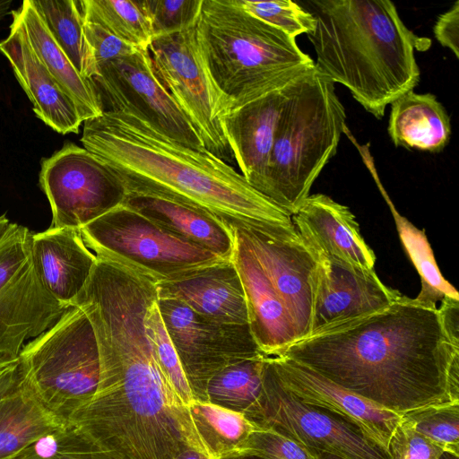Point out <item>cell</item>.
<instances>
[{"label": "cell", "mask_w": 459, "mask_h": 459, "mask_svg": "<svg viewBox=\"0 0 459 459\" xmlns=\"http://www.w3.org/2000/svg\"><path fill=\"white\" fill-rule=\"evenodd\" d=\"M156 297L152 281L130 272L101 275L82 292L77 306L93 328L100 376L67 421L117 459H173L186 446L209 455L147 338L143 318Z\"/></svg>", "instance_id": "6da1fadb"}, {"label": "cell", "mask_w": 459, "mask_h": 459, "mask_svg": "<svg viewBox=\"0 0 459 459\" xmlns=\"http://www.w3.org/2000/svg\"><path fill=\"white\" fill-rule=\"evenodd\" d=\"M278 356L400 415L459 403V342L447 335L437 307L403 295Z\"/></svg>", "instance_id": "7a4b0ae2"}, {"label": "cell", "mask_w": 459, "mask_h": 459, "mask_svg": "<svg viewBox=\"0 0 459 459\" xmlns=\"http://www.w3.org/2000/svg\"><path fill=\"white\" fill-rule=\"evenodd\" d=\"M81 143L115 172L126 195L184 204L235 228L292 223L232 166L171 140L132 113L103 111L84 121Z\"/></svg>", "instance_id": "3957f363"}, {"label": "cell", "mask_w": 459, "mask_h": 459, "mask_svg": "<svg viewBox=\"0 0 459 459\" xmlns=\"http://www.w3.org/2000/svg\"><path fill=\"white\" fill-rule=\"evenodd\" d=\"M297 3L315 21L307 34L316 54L315 65L377 119L388 104L418 85L415 50L424 43L406 27L392 1Z\"/></svg>", "instance_id": "277c9868"}, {"label": "cell", "mask_w": 459, "mask_h": 459, "mask_svg": "<svg viewBox=\"0 0 459 459\" xmlns=\"http://www.w3.org/2000/svg\"><path fill=\"white\" fill-rule=\"evenodd\" d=\"M195 31L204 64L229 113L315 65L296 39L252 15L238 0H203Z\"/></svg>", "instance_id": "5b68a950"}, {"label": "cell", "mask_w": 459, "mask_h": 459, "mask_svg": "<svg viewBox=\"0 0 459 459\" xmlns=\"http://www.w3.org/2000/svg\"><path fill=\"white\" fill-rule=\"evenodd\" d=\"M345 121L334 83L316 65L301 74L277 127L265 192L290 217L335 155Z\"/></svg>", "instance_id": "8992f818"}, {"label": "cell", "mask_w": 459, "mask_h": 459, "mask_svg": "<svg viewBox=\"0 0 459 459\" xmlns=\"http://www.w3.org/2000/svg\"><path fill=\"white\" fill-rule=\"evenodd\" d=\"M26 382L42 404L67 421L95 394L100 362L95 333L86 314L68 307L19 354Z\"/></svg>", "instance_id": "52a82bcc"}, {"label": "cell", "mask_w": 459, "mask_h": 459, "mask_svg": "<svg viewBox=\"0 0 459 459\" xmlns=\"http://www.w3.org/2000/svg\"><path fill=\"white\" fill-rule=\"evenodd\" d=\"M80 232L97 258L126 266L155 283L180 280L228 261L124 204L86 224Z\"/></svg>", "instance_id": "ba28073f"}, {"label": "cell", "mask_w": 459, "mask_h": 459, "mask_svg": "<svg viewBox=\"0 0 459 459\" xmlns=\"http://www.w3.org/2000/svg\"><path fill=\"white\" fill-rule=\"evenodd\" d=\"M148 52L157 78L191 122L204 148L225 162H233L223 127L228 107L202 59L195 24L152 39Z\"/></svg>", "instance_id": "9c48e42d"}, {"label": "cell", "mask_w": 459, "mask_h": 459, "mask_svg": "<svg viewBox=\"0 0 459 459\" xmlns=\"http://www.w3.org/2000/svg\"><path fill=\"white\" fill-rule=\"evenodd\" d=\"M31 234L13 223L0 242V359H17L25 341L43 333L70 307L55 299L39 280Z\"/></svg>", "instance_id": "30bf717a"}, {"label": "cell", "mask_w": 459, "mask_h": 459, "mask_svg": "<svg viewBox=\"0 0 459 459\" xmlns=\"http://www.w3.org/2000/svg\"><path fill=\"white\" fill-rule=\"evenodd\" d=\"M256 427L290 437L313 452L343 459H392L354 425L307 404L283 388L264 358L263 385L254 410L246 417Z\"/></svg>", "instance_id": "8fae6325"}, {"label": "cell", "mask_w": 459, "mask_h": 459, "mask_svg": "<svg viewBox=\"0 0 459 459\" xmlns=\"http://www.w3.org/2000/svg\"><path fill=\"white\" fill-rule=\"evenodd\" d=\"M39 182L52 212V228L80 230L123 204L126 190L96 155L72 142L40 163Z\"/></svg>", "instance_id": "7c38bea8"}, {"label": "cell", "mask_w": 459, "mask_h": 459, "mask_svg": "<svg viewBox=\"0 0 459 459\" xmlns=\"http://www.w3.org/2000/svg\"><path fill=\"white\" fill-rule=\"evenodd\" d=\"M103 111L132 113L195 151H207L196 130L157 78L148 50L98 65L91 79Z\"/></svg>", "instance_id": "4fadbf2b"}, {"label": "cell", "mask_w": 459, "mask_h": 459, "mask_svg": "<svg viewBox=\"0 0 459 459\" xmlns=\"http://www.w3.org/2000/svg\"><path fill=\"white\" fill-rule=\"evenodd\" d=\"M157 303L195 400L206 402L207 383L223 368L262 354L248 325L208 318L176 299Z\"/></svg>", "instance_id": "5bb4252c"}, {"label": "cell", "mask_w": 459, "mask_h": 459, "mask_svg": "<svg viewBox=\"0 0 459 459\" xmlns=\"http://www.w3.org/2000/svg\"><path fill=\"white\" fill-rule=\"evenodd\" d=\"M292 319L297 342L311 333L320 261L293 223L238 228Z\"/></svg>", "instance_id": "9a60e30c"}, {"label": "cell", "mask_w": 459, "mask_h": 459, "mask_svg": "<svg viewBox=\"0 0 459 459\" xmlns=\"http://www.w3.org/2000/svg\"><path fill=\"white\" fill-rule=\"evenodd\" d=\"M275 377L301 402L329 411L356 426L389 453L402 415L342 387L309 368L283 356L265 357Z\"/></svg>", "instance_id": "2e32d148"}, {"label": "cell", "mask_w": 459, "mask_h": 459, "mask_svg": "<svg viewBox=\"0 0 459 459\" xmlns=\"http://www.w3.org/2000/svg\"><path fill=\"white\" fill-rule=\"evenodd\" d=\"M402 296L374 269L335 258L320 260L309 336L380 311Z\"/></svg>", "instance_id": "e0dca14e"}, {"label": "cell", "mask_w": 459, "mask_h": 459, "mask_svg": "<svg viewBox=\"0 0 459 459\" xmlns=\"http://www.w3.org/2000/svg\"><path fill=\"white\" fill-rule=\"evenodd\" d=\"M299 76L230 112L223 118L225 134L241 175L264 196L268 163L277 127Z\"/></svg>", "instance_id": "ac0fdd59"}, {"label": "cell", "mask_w": 459, "mask_h": 459, "mask_svg": "<svg viewBox=\"0 0 459 459\" xmlns=\"http://www.w3.org/2000/svg\"><path fill=\"white\" fill-rule=\"evenodd\" d=\"M291 221L317 259L335 258L374 269L376 255L349 207L324 194L309 195Z\"/></svg>", "instance_id": "d6986e66"}, {"label": "cell", "mask_w": 459, "mask_h": 459, "mask_svg": "<svg viewBox=\"0 0 459 459\" xmlns=\"http://www.w3.org/2000/svg\"><path fill=\"white\" fill-rule=\"evenodd\" d=\"M233 236L231 261L244 289L252 336L262 354L278 356L298 340L292 319L238 228Z\"/></svg>", "instance_id": "ffe728a7"}, {"label": "cell", "mask_w": 459, "mask_h": 459, "mask_svg": "<svg viewBox=\"0 0 459 459\" xmlns=\"http://www.w3.org/2000/svg\"><path fill=\"white\" fill-rule=\"evenodd\" d=\"M12 16L10 33L0 41V52L32 103L34 114L59 134H78L83 122L75 104L31 48L20 20Z\"/></svg>", "instance_id": "44dd1931"}, {"label": "cell", "mask_w": 459, "mask_h": 459, "mask_svg": "<svg viewBox=\"0 0 459 459\" xmlns=\"http://www.w3.org/2000/svg\"><path fill=\"white\" fill-rule=\"evenodd\" d=\"M30 253L44 287L58 302L71 307L97 262L80 230L50 227L31 234Z\"/></svg>", "instance_id": "7402d4cb"}, {"label": "cell", "mask_w": 459, "mask_h": 459, "mask_svg": "<svg viewBox=\"0 0 459 459\" xmlns=\"http://www.w3.org/2000/svg\"><path fill=\"white\" fill-rule=\"evenodd\" d=\"M157 297L176 299L208 318L248 325L244 289L232 261H223L186 278L156 283Z\"/></svg>", "instance_id": "603a6c76"}, {"label": "cell", "mask_w": 459, "mask_h": 459, "mask_svg": "<svg viewBox=\"0 0 459 459\" xmlns=\"http://www.w3.org/2000/svg\"><path fill=\"white\" fill-rule=\"evenodd\" d=\"M124 204L171 233L231 260L233 227L195 208L166 199L127 194Z\"/></svg>", "instance_id": "cb8c5ba5"}, {"label": "cell", "mask_w": 459, "mask_h": 459, "mask_svg": "<svg viewBox=\"0 0 459 459\" xmlns=\"http://www.w3.org/2000/svg\"><path fill=\"white\" fill-rule=\"evenodd\" d=\"M21 22L28 41L48 71L75 104L82 122L103 113L91 80L80 75L46 26L30 0L12 11Z\"/></svg>", "instance_id": "d4e9b609"}, {"label": "cell", "mask_w": 459, "mask_h": 459, "mask_svg": "<svg viewBox=\"0 0 459 459\" xmlns=\"http://www.w3.org/2000/svg\"><path fill=\"white\" fill-rule=\"evenodd\" d=\"M387 131L397 147L439 152L450 139L451 123L434 94L411 91L391 103Z\"/></svg>", "instance_id": "484cf974"}, {"label": "cell", "mask_w": 459, "mask_h": 459, "mask_svg": "<svg viewBox=\"0 0 459 459\" xmlns=\"http://www.w3.org/2000/svg\"><path fill=\"white\" fill-rule=\"evenodd\" d=\"M66 422L42 404L22 373L18 385L0 399V459H13Z\"/></svg>", "instance_id": "4316f807"}, {"label": "cell", "mask_w": 459, "mask_h": 459, "mask_svg": "<svg viewBox=\"0 0 459 459\" xmlns=\"http://www.w3.org/2000/svg\"><path fill=\"white\" fill-rule=\"evenodd\" d=\"M187 409L208 455L215 459L240 455L257 429L244 414L209 402L195 400Z\"/></svg>", "instance_id": "83f0119b"}, {"label": "cell", "mask_w": 459, "mask_h": 459, "mask_svg": "<svg viewBox=\"0 0 459 459\" xmlns=\"http://www.w3.org/2000/svg\"><path fill=\"white\" fill-rule=\"evenodd\" d=\"M30 1L80 75L91 80L97 74V65L84 35L80 0Z\"/></svg>", "instance_id": "f1b7e54d"}, {"label": "cell", "mask_w": 459, "mask_h": 459, "mask_svg": "<svg viewBox=\"0 0 459 459\" xmlns=\"http://www.w3.org/2000/svg\"><path fill=\"white\" fill-rule=\"evenodd\" d=\"M265 357L237 361L213 375L206 385V402L247 417L261 394Z\"/></svg>", "instance_id": "f546056e"}, {"label": "cell", "mask_w": 459, "mask_h": 459, "mask_svg": "<svg viewBox=\"0 0 459 459\" xmlns=\"http://www.w3.org/2000/svg\"><path fill=\"white\" fill-rule=\"evenodd\" d=\"M83 19L100 24L141 50L153 39L150 19L140 0H80Z\"/></svg>", "instance_id": "4dcf8cb0"}, {"label": "cell", "mask_w": 459, "mask_h": 459, "mask_svg": "<svg viewBox=\"0 0 459 459\" xmlns=\"http://www.w3.org/2000/svg\"><path fill=\"white\" fill-rule=\"evenodd\" d=\"M390 206L403 246L420 277L421 289L415 299L431 307H437L446 297L459 299L457 290L442 276L424 230Z\"/></svg>", "instance_id": "1f68e13d"}, {"label": "cell", "mask_w": 459, "mask_h": 459, "mask_svg": "<svg viewBox=\"0 0 459 459\" xmlns=\"http://www.w3.org/2000/svg\"><path fill=\"white\" fill-rule=\"evenodd\" d=\"M13 459H117L68 421L42 436Z\"/></svg>", "instance_id": "d6a6232c"}, {"label": "cell", "mask_w": 459, "mask_h": 459, "mask_svg": "<svg viewBox=\"0 0 459 459\" xmlns=\"http://www.w3.org/2000/svg\"><path fill=\"white\" fill-rule=\"evenodd\" d=\"M154 298L147 306L143 324L158 366L165 379L183 403L188 406L195 400L183 369L178 352L167 332Z\"/></svg>", "instance_id": "836d02e7"}, {"label": "cell", "mask_w": 459, "mask_h": 459, "mask_svg": "<svg viewBox=\"0 0 459 459\" xmlns=\"http://www.w3.org/2000/svg\"><path fill=\"white\" fill-rule=\"evenodd\" d=\"M401 423L459 457V403L409 411Z\"/></svg>", "instance_id": "e575fe53"}, {"label": "cell", "mask_w": 459, "mask_h": 459, "mask_svg": "<svg viewBox=\"0 0 459 459\" xmlns=\"http://www.w3.org/2000/svg\"><path fill=\"white\" fill-rule=\"evenodd\" d=\"M240 6L256 18L281 30L291 38L308 34L315 26L313 16L291 0H238Z\"/></svg>", "instance_id": "d590c367"}, {"label": "cell", "mask_w": 459, "mask_h": 459, "mask_svg": "<svg viewBox=\"0 0 459 459\" xmlns=\"http://www.w3.org/2000/svg\"><path fill=\"white\" fill-rule=\"evenodd\" d=\"M153 39L194 26L203 0H142Z\"/></svg>", "instance_id": "8d00e7d4"}, {"label": "cell", "mask_w": 459, "mask_h": 459, "mask_svg": "<svg viewBox=\"0 0 459 459\" xmlns=\"http://www.w3.org/2000/svg\"><path fill=\"white\" fill-rule=\"evenodd\" d=\"M240 455L263 459H318L300 443L270 429H257L247 438Z\"/></svg>", "instance_id": "74e56055"}, {"label": "cell", "mask_w": 459, "mask_h": 459, "mask_svg": "<svg viewBox=\"0 0 459 459\" xmlns=\"http://www.w3.org/2000/svg\"><path fill=\"white\" fill-rule=\"evenodd\" d=\"M444 453L436 443L402 423L389 445L392 459H440Z\"/></svg>", "instance_id": "f35d334b"}, {"label": "cell", "mask_w": 459, "mask_h": 459, "mask_svg": "<svg viewBox=\"0 0 459 459\" xmlns=\"http://www.w3.org/2000/svg\"><path fill=\"white\" fill-rule=\"evenodd\" d=\"M83 31L96 65L136 53V47L119 39L100 24L84 21Z\"/></svg>", "instance_id": "ab89813d"}, {"label": "cell", "mask_w": 459, "mask_h": 459, "mask_svg": "<svg viewBox=\"0 0 459 459\" xmlns=\"http://www.w3.org/2000/svg\"><path fill=\"white\" fill-rule=\"evenodd\" d=\"M433 32L441 46L449 48L459 57V1L440 14L434 25Z\"/></svg>", "instance_id": "60d3db41"}, {"label": "cell", "mask_w": 459, "mask_h": 459, "mask_svg": "<svg viewBox=\"0 0 459 459\" xmlns=\"http://www.w3.org/2000/svg\"><path fill=\"white\" fill-rule=\"evenodd\" d=\"M22 371L19 359H0V399L20 382Z\"/></svg>", "instance_id": "b9f144b4"}, {"label": "cell", "mask_w": 459, "mask_h": 459, "mask_svg": "<svg viewBox=\"0 0 459 459\" xmlns=\"http://www.w3.org/2000/svg\"><path fill=\"white\" fill-rule=\"evenodd\" d=\"M173 459H215L192 446L181 450Z\"/></svg>", "instance_id": "7bdbcfd3"}, {"label": "cell", "mask_w": 459, "mask_h": 459, "mask_svg": "<svg viewBox=\"0 0 459 459\" xmlns=\"http://www.w3.org/2000/svg\"><path fill=\"white\" fill-rule=\"evenodd\" d=\"M13 223H11L5 214L0 216V242L12 229Z\"/></svg>", "instance_id": "ee69618b"}, {"label": "cell", "mask_w": 459, "mask_h": 459, "mask_svg": "<svg viewBox=\"0 0 459 459\" xmlns=\"http://www.w3.org/2000/svg\"><path fill=\"white\" fill-rule=\"evenodd\" d=\"M12 1L0 0V20H2L8 13Z\"/></svg>", "instance_id": "f6af8a7d"}, {"label": "cell", "mask_w": 459, "mask_h": 459, "mask_svg": "<svg viewBox=\"0 0 459 459\" xmlns=\"http://www.w3.org/2000/svg\"><path fill=\"white\" fill-rule=\"evenodd\" d=\"M315 453L318 459H343L342 457H339L337 455L328 454V453H320V452H315Z\"/></svg>", "instance_id": "bcb514c9"}, {"label": "cell", "mask_w": 459, "mask_h": 459, "mask_svg": "<svg viewBox=\"0 0 459 459\" xmlns=\"http://www.w3.org/2000/svg\"><path fill=\"white\" fill-rule=\"evenodd\" d=\"M226 459H263V458L255 456V455H238V456H233V457H230V458H226Z\"/></svg>", "instance_id": "7dc6e473"}, {"label": "cell", "mask_w": 459, "mask_h": 459, "mask_svg": "<svg viewBox=\"0 0 459 459\" xmlns=\"http://www.w3.org/2000/svg\"><path fill=\"white\" fill-rule=\"evenodd\" d=\"M440 459H459L458 456H455L451 454H448V453H444V455H442V457Z\"/></svg>", "instance_id": "c3c4849f"}]
</instances>
